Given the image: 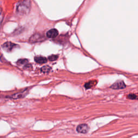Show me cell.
Masks as SVG:
<instances>
[{
  "label": "cell",
  "instance_id": "6da1fadb",
  "mask_svg": "<svg viewBox=\"0 0 138 138\" xmlns=\"http://www.w3.org/2000/svg\"><path fill=\"white\" fill-rule=\"evenodd\" d=\"M30 0H22L17 5L16 12L19 15L24 16L27 15L31 9Z\"/></svg>",
  "mask_w": 138,
  "mask_h": 138
},
{
  "label": "cell",
  "instance_id": "7a4b0ae2",
  "mask_svg": "<svg viewBox=\"0 0 138 138\" xmlns=\"http://www.w3.org/2000/svg\"><path fill=\"white\" fill-rule=\"evenodd\" d=\"M126 85L123 80H119V81L116 82L112 85L111 86V88L114 90H119V89H123L126 88Z\"/></svg>",
  "mask_w": 138,
  "mask_h": 138
},
{
  "label": "cell",
  "instance_id": "3957f363",
  "mask_svg": "<svg viewBox=\"0 0 138 138\" xmlns=\"http://www.w3.org/2000/svg\"><path fill=\"white\" fill-rule=\"evenodd\" d=\"M18 45H16L10 42H7L2 45V48L7 52H10L16 48Z\"/></svg>",
  "mask_w": 138,
  "mask_h": 138
},
{
  "label": "cell",
  "instance_id": "277c9868",
  "mask_svg": "<svg viewBox=\"0 0 138 138\" xmlns=\"http://www.w3.org/2000/svg\"><path fill=\"white\" fill-rule=\"evenodd\" d=\"M89 126L86 124H81L77 127V131L79 133L85 134L89 132Z\"/></svg>",
  "mask_w": 138,
  "mask_h": 138
},
{
  "label": "cell",
  "instance_id": "5b68a950",
  "mask_svg": "<svg viewBox=\"0 0 138 138\" xmlns=\"http://www.w3.org/2000/svg\"><path fill=\"white\" fill-rule=\"evenodd\" d=\"M44 39V36L41 35L39 34H34L32 36L30 39V42L32 43H37L39 42H42Z\"/></svg>",
  "mask_w": 138,
  "mask_h": 138
},
{
  "label": "cell",
  "instance_id": "8992f818",
  "mask_svg": "<svg viewBox=\"0 0 138 138\" xmlns=\"http://www.w3.org/2000/svg\"><path fill=\"white\" fill-rule=\"evenodd\" d=\"M27 93H28V91L26 90H24L22 91V92H20L17 93L12 94V96L8 97V98H11V99H19V98H24Z\"/></svg>",
  "mask_w": 138,
  "mask_h": 138
},
{
  "label": "cell",
  "instance_id": "52a82bcc",
  "mask_svg": "<svg viewBox=\"0 0 138 138\" xmlns=\"http://www.w3.org/2000/svg\"><path fill=\"white\" fill-rule=\"evenodd\" d=\"M58 35V31L56 29H52L50 30L46 33V36L50 38H55V37H57Z\"/></svg>",
  "mask_w": 138,
  "mask_h": 138
},
{
  "label": "cell",
  "instance_id": "ba28073f",
  "mask_svg": "<svg viewBox=\"0 0 138 138\" xmlns=\"http://www.w3.org/2000/svg\"><path fill=\"white\" fill-rule=\"evenodd\" d=\"M35 61L37 63L39 64H43V63H45L47 62V59H46L45 57H41V56H37V57H35Z\"/></svg>",
  "mask_w": 138,
  "mask_h": 138
},
{
  "label": "cell",
  "instance_id": "9c48e42d",
  "mask_svg": "<svg viewBox=\"0 0 138 138\" xmlns=\"http://www.w3.org/2000/svg\"><path fill=\"white\" fill-rule=\"evenodd\" d=\"M127 98H128L129 99L131 100H136V99H138V96L137 95H136L135 94H130L127 96Z\"/></svg>",
  "mask_w": 138,
  "mask_h": 138
},
{
  "label": "cell",
  "instance_id": "30bf717a",
  "mask_svg": "<svg viewBox=\"0 0 138 138\" xmlns=\"http://www.w3.org/2000/svg\"><path fill=\"white\" fill-rule=\"evenodd\" d=\"M51 70V67H50L49 66H43V67L41 69V71H42V72L44 73H47V72H50V71Z\"/></svg>",
  "mask_w": 138,
  "mask_h": 138
},
{
  "label": "cell",
  "instance_id": "8fae6325",
  "mask_svg": "<svg viewBox=\"0 0 138 138\" xmlns=\"http://www.w3.org/2000/svg\"><path fill=\"white\" fill-rule=\"evenodd\" d=\"M57 58H58V56L57 55H51L49 57V60L50 61H54L56 60Z\"/></svg>",
  "mask_w": 138,
  "mask_h": 138
},
{
  "label": "cell",
  "instance_id": "7c38bea8",
  "mask_svg": "<svg viewBox=\"0 0 138 138\" xmlns=\"http://www.w3.org/2000/svg\"><path fill=\"white\" fill-rule=\"evenodd\" d=\"M26 63H28V60H26V59H22V60H19L17 62L18 64H26Z\"/></svg>",
  "mask_w": 138,
  "mask_h": 138
}]
</instances>
